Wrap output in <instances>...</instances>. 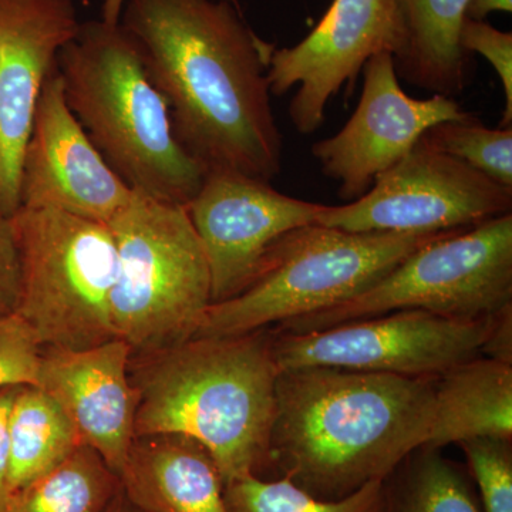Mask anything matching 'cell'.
<instances>
[{
    "instance_id": "6da1fadb",
    "label": "cell",
    "mask_w": 512,
    "mask_h": 512,
    "mask_svg": "<svg viewBox=\"0 0 512 512\" xmlns=\"http://www.w3.org/2000/svg\"><path fill=\"white\" fill-rule=\"evenodd\" d=\"M120 25L167 101L175 137L207 171L271 183L284 141L268 84L269 45L228 0H126Z\"/></svg>"
},
{
    "instance_id": "7a4b0ae2",
    "label": "cell",
    "mask_w": 512,
    "mask_h": 512,
    "mask_svg": "<svg viewBox=\"0 0 512 512\" xmlns=\"http://www.w3.org/2000/svg\"><path fill=\"white\" fill-rule=\"evenodd\" d=\"M436 379L336 367L281 370L272 467L319 500L386 480L429 440Z\"/></svg>"
},
{
    "instance_id": "3957f363",
    "label": "cell",
    "mask_w": 512,
    "mask_h": 512,
    "mask_svg": "<svg viewBox=\"0 0 512 512\" xmlns=\"http://www.w3.org/2000/svg\"><path fill=\"white\" fill-rule=\"evenodd\" d=\"M136 437L183 434L210 451L224 485L272 467L279 369L266 329L191 338L143 355Z\"/></svg>"
},
{
    "instance_id": "277c9868",
    "label": "cell",
    "mask_w": 512,
    "mask_h": 512,
    "mask_svg": "<svg viewBox=\"0 0 512 512\" xmlns=\"http://www.w3.org/2000/svg\"><path fill=\"white\" fill-rule=\"evenodd\" d=\"M74 117L131 190L187 205L207 170L175 137L167 101L120 23L90 20L56 60Z\"/></svg>"
},
{
    "instance_id": "5b68a950",
    "label": "cell",
    "mask_w": 512,
    "mask_h": 512,
    "mask_svg": "<svg viewBox=\"0 0 512 512\" xmlns=\"http://www.w3.org/2000/svg\"><path fill=\"white\" fill-rule=\"evenodd\" d=\"M109 227L117 249L116 338L141 355L194 338L212 303L211 274L187 208L133 190Z\"/></svg>"
},
{
    "instance_id": "8992f818",
    "label": "cell",
    "mask_w": 512,
    "mask_h": 512,
    "mask_svg": "<svg viewBox=\"0 0 512 512\" xmlns=\"http://www.w3.org/2000/svg\"><path fill=\"white\" fill-rule=\"evenodd\" d=\"M447 232H348L319 224L295 229L276 242L244 292L211 303L194 338L244 335L348 301Z\"/></svg>"
},
{
    "instance_id": "52a82bcc",
    "label": "cell",
    "mask_w": 512,
    "mask_h": 512,
    "mask_svg": "<svg viewBox=\"0 0 512 512\" xmlns=\"http://www.w3.org/2000/svg\"><path fill=\"white\" fill-rule=\"evenodd\" d=\"M12 222L20 254L16 313L40 346L83 350L117 339L111 320L117 249L109 225L26 207Z\"/></svg>"
},
{
    "instance_id": "ba28073f",
    "label": "cell",
    "mask_w": 512,
    "mask_h": 512,
    "mask_svg": "<svg viewBox=\"0 0 512 512\" xmlns=\"http://www.w3.org/2000/svg\"><path fill=\"white\" fill-rule=\"evenodd\" d=\"M508 306H512V214L447 232L407 256L366 291L286 322L278 330L313 332L403 309L481 319Z\"/></svg>"
},
{
    "instance_id": "9c48e42d",
    "label": "cell",
    "mask_w": 512,
    "mask_h": 512,
    "mask_svg": "<svg viewBox=\"0 0 512 512\" xmlns=\"http://www.w3.org/2000/svg\"><path fill=\"white\" fill-rule=\"evenodd\" d=\"M497 315L458 319L403 309L313 332L278 330L272 350L281 370L336 367L436 379L483 356Z\"/></svg>"
},
{
    "instance_id": "30bf717a",
    "label": "cell",
    "mask_w": 512,
    "mask_h": 512,
    "mask_svg": "<svg viewBox=\"0 0 512 512\" xmlns=\"http://www.w3.org/2000/svg\"><path fill=\"white\" fill-rule=\"evenodd\" d=\"M507 214H512V188L417 143L359 200L325 205L316 224L348 232L436 234Z\"/></svg>"
},
{
    "instance_id": "8fae6325",
    "label": "cell",
    "mask_w": 512,
    "mask_h": 512,
    "mask_svg": "<svg viewBox=\"0 0 512 512\" xmlns=\"http://www.w3.org/2000/svg\"><path fill=\"white\" fill-rule=\"evenodd\" d=\"M185 208L207 256L217 303L244 292L276 242L316 224L325 205L289 197L237 171L211 170Z\"/></svg>"
},
{
    "instance_id": "7c38bea8",
    "label": "cell",
    "mask_w": 512,
    "mask_h": 512,
    "mask_svg": "<svg viewBox=\"0 0 512 512\" xmlns=\"http://www.w3.org/2000/svg\"><path fill=\"white\" fill-rule=\"evenodd\" d=\"M402 46L394 0H333L316 28L302 42L275 49L269 59L271 94L284 96L296 87L289 119L302 136L322 127L329 101L355 82L367 60Z\"/></svg>"
},
{
    "instance_id": "4fadbf2b",
    "label": "cell",
    "mask_w": 512,
    "mask_h": 512,
    "mask_svg": "<svg viewBox=\"0 0 512 512\" xmlns=\"http://www.w3.org/2000/svg\"><path fill=\"white\" fill-rule=\"evenodd\" d=\"M363 76L362 96L348 123L311 148L322 173L338 181L339 198L349 202L363 197L376 178L407 156L431 127L468 114L453 97L407 96L390 53L367 60Z\"/></svg>"
},
{
    "instance_id": "5bb4252c",
    "label": "cell",
    "mask_w": 512,
    "mask_h": 512,
    "mask_svg": "<svg viewBox=\"0 0 512 512\" xmlns=\"http://www.w3.org/2000/svg\"><path fill=\"white\" fill-rule=\"evenodd\" d=\"M133 190L111 170L69 109L57 66L37 101L20 170V207L110 224Z\"/></svg>"
},
{
    "instance_id": "9a60e30c",
    "label": "cell",
    "mask_w": 512,
    "mask_h": 512,
    "mask_svg": "<svg viewBox=\"0 0 512 512\" xmlns=\"http://www.w3.org/2000/svg\"><path fill=\"white\" fill-rule=\"evenodd\" d=\"M73 0H0V212L20 208V170L57 55L79 32Z\"/></svg>"
},
{
    "instance_id": "2e32d148",
    "label": "cell",
    "mask_w": 512,
    "mask_h": 512,
    "mask_svg": "<svg viewBox=\"0 0 512 512\" xmlns=\"http://www.w3.org/2000/svg\"><path fill=\"white\" fill-rule=\"evenodd\" d=\"M130 346L120 339L83 350L47 349L37 387L62 406L83 444L120 478L133 440L138 392L128 377Z\"/></svg>"
},
{
    "instance_id": "e0dca14e",
    "label": "cell",
    "mask_w": 512,
    "mask_h": 512,
    "mask_svg": "<svg viewBox=\"0 0 512 512\" xmlns=\"http://www.w3.org/2000/svg\"><path fill=\"white\" fill-rule=\"evenodd\" d=\"M120 483L127 500L146 512H228L217 463L183 434L136 437Z\"/></svg>"
},
{
    "instance_id": "ac0fdd59",
    "label": "cell",
    "mask_w": 512,
    "mask_h": 512,
    "mask_svg": "<svg viewBox=\"0 0 512 512\" xmlns=\"http://www.w3.org/2000/svg\"><path fill=\"white\" fill-rule=\"evenodd\" d=\"M402 46L397 76L441 96H460L471 82L473 59L460 45L471 0H394Z\"/></svg>"
},
{
    "instance_id": "d6986e66",
    "label": "cell",
    "mask_w": 512,
    "mask_h": 512,
    "mask_svg": "<svg viewBox=\"0 0 512 512\" xmlns=\"http://www.w3.org/2000/svg\"><path fill=\"white\" fill-rule=\"evenodd\" d=\"M478 437L512 440V365L485 356L437 377L424 447L441 450Z\"/></svg>"
},
{
    "instance_id": "ffe728a7",
    "label": "cell",
    "mask_w": 512,
    "mask_h": 512,
    "mask_svg": "<svg viewBox=\"0 0 512 512\" xmlns=\"http://www.w3.org/2000/svg\"><path fill=\"white\" fill-rule=\"evenodd\" d=\"M9 495L45 476L83 441L59 403L37 386H20L10 407Z\"/></svg>"
},
{
    "instance_id": "44dd1931",
    "label": "cell",
    "mask_w": 512,
    "mask_h": 512,
    "mask_svg": "<svg viewBox=\"0 0 512 512\" xmlns=\"http://www.w3.org/2000/svg\"><path fill=\"white\" fill-rule=\"evenodd\" d=\"M120 493L119 476L82 444L45 476L10 494L5 512H109Z\"/></svg>"
},
{
    "instance_id": "7402d4cb",
    "label": "cell",
    "mask_w": 512,
    "mask_h": 512,
    "mask_svg": "<svg viewBox=\"0 0 512 512\" xmlns=\"http://www.w3.org/2000/svg\"><path fill=\"white\" fill-rule=\"evenodd\" d=\"M383 483L386 512H480L466 477L440 448H417Z\"/></svg>"
},
{
    "instance_id": "603a6c76",
    "label": "cell",
    "mask_w": 512,
    "mask_h": 512,
    "mask_svg": "<svg viewBox=\"0 0 512 512\" xmlns=\"http://www.w3.org/2000/svg\"><path fill=\"white\" fill-rule=\"evenodd\" d=\"M383 481L328 501L312 497L286 477L266 481L247 474L224 485V498L228 512H386Z\"/></svg>"
},
{
    "instance_id": "cb8c5ba5",
    "label": "cell",
    "mask_w": 512,
    "mask_h": 512,
    "mask_svg": "<svg viewBox=\"0 0 512 512\" xmlns=\"http://www.w3.org/2000/svg\"><path fill=\"white\" fill-rule=\"evenodd\" d=\"M419 144L457 158L495 183L512 188V127L488 128L467 114L431 127Z\"/></svg>"
},
{
    "instance_id": "d4e9b609",
    "label": "cell",
    "mask_w": 512,
    "mask_h": 512,
    "mask_svg": "<svg viewBox=\"0 0 512 512\" xmlns=\"http://www.w3.org/2000/svg\"><path fill=\"white\" fill-rule=\"evenodd\" d=\"M512 440L478 437L461 441L480 488L485 512H512Z\"/></svg>"
},
{
    "instance_id": "484cf974",
    "label": "cell",
    "mask_w": 512,
    "mask_h": 512,
    "mask_svg": "<svg viewBox=\"0 0 512 512\" xmlns=\"http://www.w3.org/2000/svg\"><path fill=\"white\" fill-rule=\"evenodd\" d=\"M43 350L18 313L0 316V389L37 386Z\"/></svg>"
},
{
    "instance_id": "4316f807",
    "label": "cell",
    "mask_w": 512,
    "mask_h": 512,
    "mask_svg": "<svg viewBox=\"0 0 512 512\" xmlns=\"http://www.w3.org/2000/svg\"><path fill=\"white\" fill-rule=\"evenodd\" d=\"M460 45L467 53H478L494 67L503 84L505 107L501 128L512 127V35L484 20H464Z\"/></svg>"
},
{
    "instance_id": "83f0119b",
    "label": "cell",
    "mask_w": 512,
    "mask_h": 512,
    "mask_svg": "<svg viewBox=\"0 0 512 512\" xmlns=\"http://www.w3.org/2000/svg\"><path fill=\"white\" fill-rule=\"evenodd\" d=\"M20 296V254L12 217L0 212V316L15 313Z\"/></svg>"
},
{
    "instance_id": "f1b7e54d",
    "label": "cell",
    "mask_w": 512,
    "mask_h": 512,
    "mask_svg": "<svg viewBox=\"0 0 512 512\" xmlns=\"http://www.w3.org/2000/svg\"><path fill=\"white\" fill-rule=\"evenodd\" d=\"M20 386L0 389V512H5L8 503L9 440L8 420L15 394Z\"/></svg>"
},
{
    "instance_id": "f546056e",
    "label": "cell",
    "mask_w": 512,
    "mask_h": 512,
    "mask_svg": "<svg viewBox=\"0 0 512 512\" xmlns=\"http://www.w3.org/2000/svg\"><path fill=\"white\" fill-rule=\"evenodd\" d=\"M481 355L512 365V306L498 313Z\"/></svg>"
},
{
    "instance_id": "4dcf8cb0",
    "label": "cell",
    "mask_w": 512,
    "mask_h": 512,
    "mask_svg": "<svg viewBox=\"0 0 512 512\" xmlns=\"http://www.w3.org/2000/svg\"><path fill=\"white\" fill-rule=\"evenodd\" d=\"M512 12V0H471L468 5L467 18L484 20L490 13Z\"/></svg>"
},
{
    "instance_id": "1f68e13d",
    "label": "cell",
    "mask_w": 512,
    "mask_h": 512,
    "mask_svg": "<svg viewBox=\"0 0 512 512\" xmlns=\"http://www.w3.org/2000/svg\"><path fill=\"white\" fill-rule=\"evenodd\" d=\"M126 0H104L103 20L107 23H120L121 10Z\"/></svg>"
},
{
    "instance_id": "d6a6232c",
    "label": "cell",
    "mask_w": 512,
    "mask_h": 512,
    "mask_svg": "<svg viewBox=\"0 0 512 512\" xmlns=\"http://www.w3.org/2000/svg\"><path fill=\"white\" fill-rule=\"evenodd\" d=\"M109 512H146L137 508L136 505L131 504L130 501L127 500L126 495L123 494V490L117 498L116 503H114L113 507Z\"/></svg>"
},
{
    "instance_id": "836d02e7",
    "label": "cell",
    "mask_w": 512,
    "mask_h": 512,
    "mask_svg": "<svg viewBox=\"0 0 512 512\" xmlns=\"http://www.w3.org/2000/svg\"><path fill=\"white\" fill-rule=\"evenodd\" d=\"M228 2L234 3L235 6H238V0H228Z\"/></svg>"
}]
</instances>
